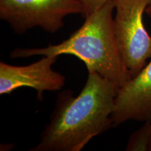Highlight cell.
I'll use <instances>...</instances> for the list:
<instances>
[{
  "instance_id": "9",
  "label": "cell",
  "mask_w": 151,
  "mask_h": 151,
  "mask_svg": "<svg viewBox=\"0 0 151 151\" xmlns=\"http://www.w3.org/2000/svg\"><path fill=\"white\" fill-rule=\"evenodd\" d=\"M146 14H147V16L151 19V1L150 4H149V5L148 6V7H147L146 10Z\"/></svg>"
},
{
  "instance_id": "2",
  "label": "cell",
  "mask_w": 151,
  "mask_h": 151,
  "mask_svg": "<svg viewBox=\"0 0 151 151\" xmlns=\"http://www.w3.org/2000/svg\"><path fill=\"white\" fill-rule=\"evenodd\" d=\"M113 1L85 18L81 27L58 44L44 48H16L11 59L71 55L83 62L88 72H95L110 81L119 90L132 76L124 66L113 29Z\"/></svg>"
},
{
  "instance_id": "6",
  "label": "cell",
  "mask_w": 151,
  "mask_h": 151,
  "mask_svg": "<svg viewBox=\"0 0 151 151\" xmlns=\"http://www.w3.org/2000/svg\"><path fill=\"white\" fill-rule=\"evenodd\" d=\"M112 120L113 127L129 120L151 122V59L118 90Z\"/></svg>"
},
{
  "instance_id": "8",
  "label": "cell",
  "mask_w": 151,
  "mask_h": 151,
  "mask_svg": "<svg viewBox=\"0 0 151 151\" xmlns=\"http://www.w3.org/2000/svg\"><path fill=\"white\" fill-rule=\"evenodd\" d=\"M83 9L82 16L85 18L109 2L111 0H77Z\"/></svg>"
},
{
  "instance_id": "7",
  "label": "cell",
  "mask_w": 151,
  "mask_h": 151,
  "mask_svg": "<svg viewBox=\"0 0 151 151\" xmlns=\"http://www.w3.org/2000/svg\"><path fill=\"white\" fill-rule=\"evenodd\" d=\"M126 150L151 151V122H144L142 127L132 134Z\"/></svg>"
},
{
  "instance_id": "1",
  "label": "cell",
  "mask_w": 151,
  "mask_h": 151,
  "mask_svg": "<svg viewBox=\"0 0 151 151\" xmlns=\"http://www.w3.org/2000/svg\"><path fill=\"white\" fill-rule=\"evenodd\" d=\"M73 97L67 90L58 94L50 122L31 151H80L95 137L113 127L112 114L119 89L95 72Z\"/></svg>"
},
{
  "instance_id": "3",
  "label": "cell",
  "mask_w": 151,
  "mask_h": 151,
  "mask_svg": "<svg viewBox=\"0 0 151 151\" xmlns=\"http://www.w3.org/2000/svg\"><path fill=\"white\" fill-rule=\"evenodd\" d=\"M113 29L119 52L132 78L151 59V36L143 15L151 0H113Z\"/></svg>"
},
{
  "instance_id": "5",
  "label": "cell",
  "mask_w": 151,
  "mask_h": 151,
  "mask_svg": "<svg viewBox=\"0 0 151 151\" xmlns=\"http://www.w3.org/2000/svg\"><path fill=\"white\" fill-rule=\"evenodd\" d=\"M58 56H43L37 62L26 66H15L0 62V94H9L18 88L27 87L43 99L45 91H58L65 84V77L52 69Z\"/></svg>"
},
{
  "instance_id": "4",
  "label": "cell",
  "mask_w": 151,
  "mask_h": 151,
  "mask_svg": "<svg viewBox=\"0 0 151 151\" xmlns=\"http://www.w3.org/2000/svg\"><path fill=\"white\" fill-rule=\"evenodd\" d=\"M82 13L77 0H0V19L18 35L35 27L55 33L66 17Z\"/></svg>"
}]
</instances>
